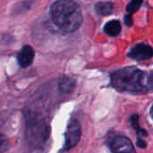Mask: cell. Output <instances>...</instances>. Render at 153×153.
<instances>
[{
    "label": "cell",
    "instance_id": "cell-1",
    "mask_svg": "<svg viewBox=\"0 0 153 153\" xmlns=\"http://www.w3.org/2000/svg\"><path fill=\"white\" fill-rule=\"evenodd\" d=\"M50 14L53 22L66 33L77 30L82 23V10L77 3L71 0H59L53 3Z\"/></svg>",
    "mask_w": 153,
    "mask_h": 153
},
{
    "label": "cell",
    "instance_id": "cell-2",
    "mask_svg": "<svg viewBox=\"0 0 153 153\" xmlns=\"http://www.w3.org/2000/svg\"><path fill=\"white\" fill-rule=\"evenodd\" d=\"M111 85L119 91L145 92L147 91L146 74L136 67H125L111 74Z\"/></svg>",
    "mask_w": 153,
    "mask_h": 153
},
{
    "label": "cell",
    "instance_id": "cell-3",
    "mask_svg": "<svg viewBox=\"0 0 153 153\" xmlns=\"http://www.w3.org/2000/svg\"><path fill=\"white\" fill-rule=\"evenodd\" d=\"M82 135V129L80 123L77 120H72L67 126L65 138V144L63 151L66 152L75 147L80 142Z\"/></svg>",
    "mask_w": 153,
    "mask_h": 153
},
{
    "label": "cell",
    "instance_id": "cell-4",
    "mask_svg": "<svg viewBox=\"0 0 153 153\" xmlns=\"http://www.w3.org/2000/svg\"><path fill=\"white\" fill-rule=\"evenodd\" d=\"M28 132H29V136L30 140L33 142L38 143L43 142L47 139L48 135V129L47 125L43 121H30L29 126H28Z\"/></svg>",
    "mask_w": 153,
    "mask_h": 153
},
{
    "label": "cell",
    "instance_id": "cell-5",
    "mask_svg": "<svg viewBox=\"0 0 153 153\" xmlns=\"http://www.w3.org/2000/svg\"><path fill=\"white\" fill-rule=\"evenodd\" d=\"M128 56L136 61H143L151 59L153 56V48L152 46L144 43L135 45L128 53Z\"/></svg>",
    "mask_w": 153,
    "mask_h": 153
},
{
    "label": "cell",
    "instance_id": "cell-6",
    "mask_svg": "<svg viewBox=\"0 0 153 153\" xmlns=\"http://www.w3.org/2000/svg\"><path fill=\"white\" fill-rule=\"evenodd\" d=\"M113 153H136L131 141L125 136H117L110 144Z\"/></svg>",
    "mask_w": 153,
    "mask_h": 153
},
{
    "label": "cell",
    "instance_id": "cell-7",
    "mask_svg": "<svg viewBox=\"0 0 153 153\" xmlns=\"http://www.w3.org/2000/svg\"><path fill=\"white\" fill-rule=\"evenodd\" d=\"M34 59V50L30 46H24L18 54L17 61L21 67L25 68L31 65Z\"/></svg>",
    "mask_w": 153,
    "mask_h": 153
},
{
    "label": "cell",
    "instance_id": "cell-8",
    "mask_svg": "<svg viewBox=\"0 0 153 153\" xmlns=\"http://www.w3.org/2000/svg\"><path fill=\"white\" fill-rule=\"evenodd\" d=\"M104 31L111 36V37H116L121 32V23L118 20H112L108 22L104 25Z\"/></svg>",
    "mask_w": 153,
    "mask_h": 153
},
{
    "label": "cell",
    "instance_id": "cell-9",
    "mask_svg": "<svg viewBox=\"0 0 153 153\" xmlns=\"http://www.w3.org/2000/svg\"><path fill=\"white\" fill-rule=\"evenodd\" d=\"M58 88L62 92L70 93L75 88V81L73 78L64 76L58 82Z\"/></svg>",
    "mask_w": 153,
    "mask_h": 153
},
{
    "label": "cell",
    "instance_id": "cell-10",
    "mask_svg": "<svg viewBox=\"0 0 153 153\" xmlns=\"http://www.w3.org/2000/svg\"><path fill=\"white\" fill-rule=\"evenodd\" d=\"M95 11L97 13L102 16L109 15L113 11V3L107 1V2H98L95 4Z\"/></svg>",
    "mask_w": 153,
    "mask_h": 153
},
{
    "label": "cell",
    "instance_id": "cell-11",
    "mask_svg": "<svg viewBox=\"0 0 153 153\" xmlns=\"http://www.w3.org/2000/svg\"><path fill=\"white\" fill-rule=\"evenodd\" d=\"M130 123H131V126L136 131V133H137V134L139 136H143V137H146L147 136V134H148L147 132L144 129L140 127V125H139V116L137 114H134V115H133L130 117Z\"/></svg>",
    "mask_w": 153,
    "mask_h": 153
},
{
    "label": "cell",
    "instance_id": "cell-12",
    "mask_svg": "<svg viewBox=\"0 0 153 153\" xmlns=\"http://www.w3.org/2000/svg\"><path fill=\"white\" fill-rule=\"evenodd\" d=\"M142 4L143 1H131L126 6V11L129 13V14H133L134 13L139 10Z\"/></svg>",
    "mask_w": 153,
    "mask_h": 153
},
{
    "label": "cell",
    "instance_id": "cell-13",
    "mask_svg": "<svg viewBox=\"0 0 153 153\" xmlns=\"http://www.w3.org/2000/svg\"><path fill=\"white\" fill-rule=\"evenodd\" d=\"M3 149H6V141L3 134H0V152H2Z\"/></svg>",
    "mask_w": 153,
    "mask_h": 153
},
{
    "label": "cell",
    "instance_id": "cell-14",
    "mask_svg": "<svg viewBox=\"0 0 153 153\" xmlns=\"http://www.w3.org/2000/svg\"><path fill=\"white\" fill-rule=\"evenodd\" d=\"M125 23L127 26L133 25V16H132V14H126L125 16Z\"/></svg>",
    "mask_w": 153,
    "mask_h": 153
},
{
    "label": "cell",
    "instance_id": "cell-15",
    "mask_svg": "<svg viewBox=\"0 0 153 153\" xmlns=\"http://www.w3.org/2000/svg\"><path fill=\"white\" fill-rule=\"evenodd\" d=\"M137 146L140 147V148H142V149H144V148L147 147V144H146V142H144L143 140L138 139L137 140Z\"/></svg>",
    "mask_w": 153,
    "mask_h": 153
},
{
    "label": "cell",
    "instance_id": "cell-16",
    "mask_svg": "<svg viewBox=\"0 0 153 153\" xmlns=\"http://www.w3.org/2000/svg\"><path fill=\"white\" fill-rule=\"evenodd\" d=\"M151 116H152V117L153 118V105L152 107V108H151Z\"/></svg>",
    "mask_w": 153,
    "mask_h": 153
}]
</instances>
